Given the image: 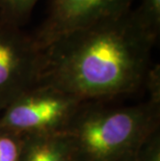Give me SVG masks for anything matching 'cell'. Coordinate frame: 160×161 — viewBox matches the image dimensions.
Segmentation results:
<instances>
[{"label":"cell","mask_w":160,"mask_h":161,"mask_svg":"<svg viewBox=\"0 0 160 161\" xmlns=\"http://www.w3.org/2000/svg\"><path fill=\"white\" fill-rule=\"evenodd\" d=\"M41 49L21 27L0 18V114L37 83Z\"/></svg>","instance_id":"4"},{"label":"cell","mask_w":160,"mask_h":161,"mask_svg":"<svg viewBox=\"0 0 160 161\" xmlns=\"http://www.w3.org/2000/svg\"><path fill=\"white\" fill-rule=\"evenodd\" d=\"M160 129V101L110 107L86 102L66 131L75 161H135L144 142Z\"/></svg>","instance_id":"2"},{"label":"cell","mask_w":160,"mask_h":161,"mask_svg":"<svg viewBox=\"0 0 160 161\" xmlns=\"http://www.w3.org/2000/svg\"><path fill=\"white\" fill-rule=\"evenodd\" d=\"M23 142V135L0 128V161H19Z\"/></svg>","instance_id":"9"},{"label":"cell","mask_w":160,"mask_h":161,"mask_svg":"<svg viewBox=\"0 0 160 161\" xmlns=\"http://www.w3.org/2000/svg\"><path fill=\"white\" fill-rule=\"evenodd\" d=\"M135 161H160V129L154 131L147 138Z\"/></svg>","instance_id":"10"},{"label":"cell","mask_w":160,"mask_h":161,"mask_svg":"<svg viewBox=\"0 0 160 161\" xmlns=\"http://www.w3.org/2000/svg\"><path fill=\"white\" fill-rule=\"evenodd\" d=\"M37 0H0V18L21 27Z\"/></svg>","instance_id":"7"},{"label":"cell","mask_w":160,"mask_h":161,"mask_svg":"<svg viewBox=\"0 0 160 161\" xmlns=\"http://www.w3.org/2000/svg\"><path fill=\"white\" fill-rule=\"evenodd\" d=\"M156 40L135 9L57 37L41 49L36 85L83 102H106L145 87Z\"/></svg>","instance_id":"1"},{"label":"cell","mask_w":160,"mask_h":161,"mask_svg":"<svg viewBox=\"0 0 160 161\" xmlns=\"http://www.w3.org/2000/svg\"><path fill=\"white\" fill-rule=\"evenodd\" d=\"M142 25L156 40L160 32V0H141L137 9H135Z\"/></svg>","instance_id":"8"},{"label":"cell","mask_w":160,"mask_h":161,"mask_svg":"<svg viewBox=\"0 0 160 161\" xmlns=\"http://www.w3.org/2000/svg\"><path fill=\"white\" fill-rule=\"evenodd\" d=\"M86 102L48 85L23 92L0 114V128L23 136L66 133Z\"/></svg>","instance_id":"3"},{"label":"cell","mask_w":160,"mask_h":161,"mask_svg":"<svg viewBox=\"0 0 160 161\" xmlns=\"http://www.w3.org/2000/svg\"><path fill=\"white\" fill-rule=\"evenodd\" d=\"M19 161H75V157L66 133L27 135Z\"/></svg>","instance_id":"6"},{"label":"cell","mask_w":160,"mask_h":161,"mask_svg":"<svg viewBox=\"0 0 160 161\" xmlns=\"http://www.w3.org/2000/svg\"><path fill=\"white\" fill-rule=\"evenodd\" d=\"M134 0H51L49 14L33 36L42 49L74 30L125 15Z\"/></svg>","instance_id":"5"}]
</instances>
